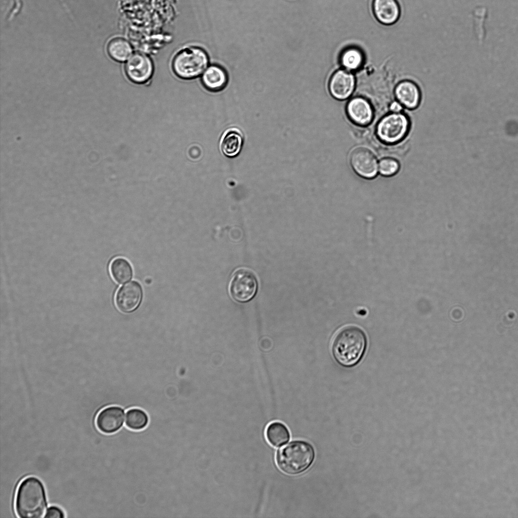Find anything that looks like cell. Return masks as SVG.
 Segmentation results:
<instances>
[{"label":"cell","instance_id":"cell-1","mask_svg":"<svg viewBox=\"0 0 518 518\" xmlns=\"http://www.w3.org/2000/svg\"><path fill=\"white\" fill-rule=\"evenodd\" d=\"M366 347L364 332L358 327L351 325L344 327L336 334L332 344V353L338 363L351 367L361 361Z\"/></svg>","mask_w":518,"mask_h":518},{"label":"cell","instance_id":"cell-2","mask_svg":"<svg viewBox=\"0 0 518 518\" xmlns=\"http://www.w3.org/2000/svg\"><path fill=\"white\" fill-rule=\"evenodd\" d=\"M46 493L41 481L29 477L20 483L16 494L15 509L21 518H38L46 513Z\"/></svg>","mask_w":518,"mask_h":518},{"label":"cell","instance_id":"cell-3","mask_svg":"<svg viewBox=\"0 0 518 518\" xmlns=\"http://www.w3.org/2000/svg\"><path fill=\"white\" fill-rule=\"evenodd\" d=\"M315 450L309 443L294 441L280 449L276 456L279 469L288 475H297L305 471L315 458Z\"/></svg>","mask_w":518,"mask_h":518},{"label":"cell","instance_id":"cell-4","mask_svg":"<svg viewBox=\"0 0 518 518\" xmlns=\"http://www.w3.org/2000/svg\"><path fill=\"white\" fill-rule=\"evenodd\" d=\"M411 126L409 116L405 112H388L378 120L374 128V136L384 147L393 148L407 138Z\"/></svg>","mask_w":518,"mask_h":518},{"label":"cell","instance_id":"cell-5","mask_svg":"<svg viewBox=\"0 0 518 518\" xmlns=\"http://www.w3.org/2000/svg\"><path fill=\"white\" fill-rule=\"evenodd\" d=\"M210 58L201 47L184 48L175 56L172 61L174 73L178 78L190 80L200 77L210 65Z\"/></svg>","mask_w":518,"mask_h":518},{"label":"cell","instance_id":"cell-6","mask_svg":"<svg viewBox=\"0 0 518 518\" xmlns=\"http://www.w3.org/2000/svg\"><path fill=\"white\" fill-rule=\"evenodd\" d=\"M154 71L152 58L149 55L140 52H135L124 65L126 78L138 84L150 81L153 78Z\"/></svg>","mask_w":518,"mask_h":518},{"label":"cell","instance_id":"cell-7","mask_svg":"<svg viewBox=\"0 0 518 518\" xmlns=\"http://www.w3.org/2000/svg\"><path fill=\"white\" fill-rule=\"evenodd\" d=\"M349 162L354 172L364 179H373L378 173L377 157L367 147L358 146L353 149L349 155Z\"/></svg>","mask_w":518,"mask_h":518},{"label":"cell","instance_id":"cell-8","mask_svg":"<svg viewBox=\"0 0 518 518\" xmlns=\"http://www.w3.org/2000/svg\"><path fill=\"white\" fill-rule=\"evenodd\" d=\"M345 114L353 125L359 127H366L373 122L376 116L374 107L366 98L355 96L347 102Z\"/></svg>","mask_w":518,"mask_h":518},{"label":"cell","instance_id":"cell-9","mask_svg":"<svg viewBox=\"0 0 518 518\" xmlns=\"http://www.w3.org/2000/svg\"><path fill=\"white\" fill-rule=\"evenodd\" d=\"M257 289L256 277L251 271L245 269L236 271L229 284L231 296L239 302H246L252 299Z\"/></svg>","mask_w":518,"mask_h":518},{"label":"cell","instance_id":"cell-10","mask_svg":"<svg viewBox=\"0 0 518 518\" xmlns=\"http://www.w3.org/2000/svg\"><path fill=\"white\" fill-rule=\"evenodd\" d=\"M356 79L351 72L344 69H339L330 76L328 84L329 94L338 101H344L353 94L356 85Z\"/></svg>","mask_w":518,"mask_h":518},{"label":"cell","instance_id":"cell-11","mask_svg":"<svg viewBox=\"0 0 518 518\" xmlns=\"http://www.w3.org/2000/svg\"><path fill=\"white\" fill-rule=\"evenodd\" d=\"M124 421V409L111 406L100 411L96 419V425L102 433L111 435L119 431L123 426Z\"/></svg>","mask_w":518,"mask_h":518},{"label":"cell","instance_id":"cell-12","mask_svg":"<svg viewBox=\"0 0 518 518\" xmlns=\"http://www.w3.org/2000/svg\"><path fill=\"white\" fill-rule=\"evenodd\" d=\"M142 289L136 281H131L119 288L115 295V304L121 312L128 313L135 310L142 298Z\"/></svg>","mask_w":518,"mask_h":518},{"label":"cell","instance_id":"cell-13","mask_svg":"<svg viewBox=\"0 0 518 518\" xmlns=\"http://www.w3.org/2000/svg\"><path fill=\"white\" fill-rule=\"evenodd\" d=\"M394 95L395 99L408 110L417 109L421 102V90L416 83L411 80L398 82L394 88Z\"/></svg>","mask_w":518,"mask_h":518},{"label":"cell","instance_id":"cell-14","mask_svg":"<svg viewBox=\"0 0 518 518\" xmlns=\"http://www.w3.org/2000/svg\"><path fill=\"white\" fill-rule=\"evenodd\" d=\"M229 80L226 70L218 64L209 65L201 75V81L205 89L210 92L224 90Z\"/></svg>","mask_w":518,"mask_h":518},{"label":"cell","instance_id":"cell-15","mask_svg":"<svg viewBox=\"0 0 518 518\" xmlns=\"http://www.w3.org/2000/svg\"><path fill=\"white\" fill-rule=\"evenodd\" d=\"M372 11L377 21L386 25L396 23L401 15L400 7L396 0H373Z\"/></svg>","mask_w":518,"mask_h":518},{"label":"cell","instance_id":"cell-16","mask_svg":"<svg viewBox=\"0 0 518 518\" xmlns=\"http://www.w3.org/2000/svg\"><path fill=\"white\" fill-rule=\"evenodd\" d=\"M243 143L241 132L237 128H230L224 132L221 138L220 149L226 157L234 158L240 154Z\"/></svg>","mask_w":518,"mask_h":518},{"label":"cell","instance_id":"cell-17","mask_svg":"<svg viewBox=\"0 0 518 518\" xmlns=\"http://www.w3.org/2000/svg\"><path fill=\"white\" fill-rule=\"evenodd\" d=\"M134 48L126 39L117 37L108 42L107 50L109 56L119 62H126L133 55Z\"/></svg>","mask_w":518,"mask_h":518},{"label":"cell","instance_id":"cell-18","mask_svg":"<svg viewBox=\"0 0 518 518\" xmlns=\"http://www.w3.org/2000/svg\"><path fill=\"white\" fill-rule=\"evenodd\" d=\"M340 64L349 71H356L363 65L365 59L363 52L357 47H350L342 51L340 55Z\"/></svg>","mask_w":518,"mask_h":518},{"label":"cell","instance_id":"cell-19","mask_svg":"<svg viewBox=\"0 0 518 518\" xmlns=\"http://www.w3.org/2000/svg\"><path fill=\"white\" fill-rule=\"evenodd\" d=\"M267 441L272 446L279 447L287 443L290 440V432L283 423L273 422L269 424L266 430Z\"/></svg>","mask_w":518,"mask_h":518},{"label":"cell","instance_id":"cell-20","mask_svg":"<svg viewBox=\"0 0 518 518\" xmlns=\"http://www.w3.org/2000/svg\"><path fill=\"white\" fill-rule=\"evenodd\" d=\"M149 421V415L140 408H131L126 412L125 426L131 430H143L148 426Z\"/></svg>","mask_w":518,"mask_h":518},{"label":"cell","instance_id":"cell-21","mask_svg":"<svg viewBox=\"0 0 518 518\" xmlns=\"http://www.w3.org/2000/svg\"><path fill=\"white\" fill-rule=\"evenodd\" d=\"M110 270L113 278L120 284L129 281L133 274L131 264L127 260L121 257L116 258L112 261Z\"/></svg>","mask_w":518,"mask_h":518},{"label":"cell","instance_id":"cell-22","mask_svg":"<svg viewBox=\"0 0 518 518\" xmlns=\"http://www.w3.org/2000/svg\"><path fill=\"white\" fill-rule=\"evenodd\" d=\"M400 163L395 158L385 156L378 161V173L384 177H391L400 170Z\"/></svg>","mask_w":518,"mask_h":518},{"label":"cell","instance_id":"cell-23","mask_svg":"<svg viewBox=\"0 0 518 518\" xmlns=\"http://www.w3.org/2000/svg\"><path fill=\"white\" fill-rule=\"evenodd\" d=\"M45 517H63L64 513L59 507L55 506L49 507L46 511Z\"/></svg>","mask_w":518,"mask_h":518},{"label":"cell","instance_id":"cell-24","mask_svg":"<svg viewBox=\"0 0 518 518\" xmlns=\"http://www.w3.org/2000/svg\"><path fill=\"white\" fill-rule=\"evenodd\" d=\"M404 108L403 106L395 99L390 103L388 111L390 112L398 113L403 112Z\"/></svg>","mask_w":518,"mask_h":518}]
</instances>
